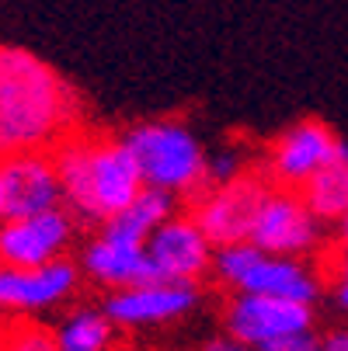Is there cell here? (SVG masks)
Wrapping results in <instances>:
<instances>
[{
    "mask_svg": "<svg viewBox=\"0 0 348 351\" xmlns=\"http://www.w3.org/2000/svg\"><path fill=\"white\" fill-rule=\"evenodd\" d=\"M80 278L84 271L70 258L42 268H4L0 271V310L28 317V313L63 306L67 299L77 295Z\"/></svg>",
    "mask_w": 348,
    "mask_h": 351,
    "instance_id": "cell-12",
    "label": "cell"
},
{
    "mask_svg": "<svg viewBox=\"0 0 348 351\" xmlns=\"http://www.w3.org/2000/svg\"><path fill=\"white\" fill-rule=\"evenodd\" d=\"M321 351H348V330H331L321 341Z\"/></svg>",
    "mask_w": 348,
    "mask_h": 351,
    "instance_id": "cell-23",
    "label": "cell"
},
{
    "mask_svg": "<svg viewBox=\"0 0 348 351\" xmlns=\"http://www.w3.org/2000/svg\"><path fill=\"white\" fill-rule=\"evenodd\" d=\"M216 261L213 240L198 230L192 213H174L167 223H161L150 240H146V265H150V282H178V285H198Z\"/></svg>",
    "mask_w": 348,
    "mask_h": 351,
    "instance_id": "cell-7",
    "label": "cell"
},
{
    "mask_svg": "<svg viewBox=\"0 0 348 351\" xmlns=\"http://www.w3.org/2000/svg\"><path fill=\"white\" fill-rule=\"evenodd\" d=\"M0 351H60L56 337L38 324H11L0 330Z\"/></svg>",
    "mask_w": 348,
    "mask_h": 351,
    "instance_id": "cell-19",
    "label": "cell"
},
{
    "mask_svg": "<svg viewBox=\"0 0 348 351\" xmlns=\"http://www.w3.org/2000/svg\"><path fill=\"white\" fill-rule=\"evenodd\" d=\"M8 188V213L11 216H38L63 209V184L53 160V149H21V154L0 157Z\"/></svg>",
    "mask_w": 348,
    "mask_h": 351,
    "instance_id": "cell-13",
    "label": "cell"
},
{
    "mask_svg": "<svg viewBox=\"0 0 348 351\" xmlns=\"http://www.w3.org/2000/svg\"><path fill=\"white\" fill-rule=\"evenodd\" d=\"M122 143L129 146L146 188L181 198V195H198L209 184L206 181L209 149L195 136L192 125L178 119L139 122L122 136Z\"/></svg>",
    "mask_w": 348,
    "mask_h": 351,
    "instance_id": "cell-3",
    "label": "cell"
},
{
    "mask_svg": "<svg viewBox=\"0 0 348 351\" xmlns=\"http://www.w3.org/2000/svg\"><path fill=\"white\" fill-rule=\"evenodd\" d=\"M174 213H178V198H171L164 191H154V188H143V195L136 198L129 209H122L119 216H112L102 226L112 230V233H119V237H126V240L146 243V240H150V233L161 223H167Z\"/></svg>",
    "mask_w": 348,
    "mask_h": 351,
    "instance_id": "cell-15",
    "label": "cell"
},
{
    "mask_svg": "<svg viewBox=\"0 0 348 351\" xmlns=\"http://www.w3.org/2000/svg\"><path fill=\"white\" fill-rule=\"evenodd\" d=\"M348 146L317 119L282 129L265 149V178L275 188L303 191L321 171L341 164Z\"/></svg>",
    "mask_w": 348,
    "mask_h": 351,
    "instance_id": "cell-6",
    "label": "cell"
},
{
    "mask_svg": "<svg viewBox=\"0 0 348 351\" xmlns=\"http://www.w3.org/2000/svg\"><path fill=\"white\" fill-rule=\"evenodd\" d=\"M341 167H345V178H348V154H345V160H341Z\"/></svg>",
    "mask_w": 348,
    "mask_h": 351,
    "instance_id": "cell-26",
    "label": "cell"
},
{
    "mask_svg": "<svg viewBox=\"0 0 348 351\" xmlns=\"http://www.w3.org/2000/svg\"><path fill=\"white\" fill-rule=\"evenodd\" d=\"M53 160L63 184V209L77 223H108L146 188L122 136L73 132L53 149Z\"/></svg>",
    "mask_w": 348,
    "mask_h": 351,
    "instance_id": "cell-2",
    "label": "cell"
},
{
    "mask_svg": "<svg viewBox=\"0 0 348 351\" xmlns=\"http://www.w3.org/2000/svg\"><path fill=\"white\" fill-rule=\"evenodd\" d=\"M338 226H341V247H348V213H345V219Z\"/></svg>",
    "mask_w": 348,
    "mask_h": 351,
    "instance_id": "cell-25",
    "label": "cell"
},
{
    "mask_svg": "<svg viewBox=\"0 0 348 351\" xmlns=\"http://www.w3.org/2000/svg\"><path fill=\"white\" fill-rule=\"evenodd\" d=\"M202 351H255V348H251V344H244V341H237V337H230V334H223V337L206 341Z\"/></svg>",
    "mask_w": 348,
    "mask_h": 351,
    "instance_id": "cell-22",
    "label": "cell"
},
{
    "mask_svg": "<svg viewBox=\"0 0 348 351\" xmlns=\"http://www.w3.org/2000/svg\"><path fill=\"white\" fill-rule=\"evenodd\" d=\"M258 351H321V337H314V330H300V334L268 341V344H262Z\"/></svg>",
    "mask_w": 348,
    "mask_h": 351,
    "instance_id": "cell-21",
    "label": "cell"
},
{
    "mask_svg": "<svg viewBox=\"0 0 348 351\" xmlns=\"http://www.w3.org/2000/svg\"><path fill=\"white\" fill-rule=\"evenodd\" d=\"M321 240H324V223L307 209L303 195L292 188L265 184L255 206L251 230H247V243L279 258H307L317 254Z\"/></svg>",
    "mask_w": 348,
    "mask_h": 351,
    "instance_id": "cell-5",
    "label": "cell"
},
{
    "mask_svg": "<svg viewBox=\"0 0 348 351\" xmlns=\"http://www.w3.org/2000/svg\"><path fill=\"white\" fill-rule=\"evenodd\" d=\"M53 337L60 351H108L115 337V324L108 320L105 310L84 306V310L67 313L60 327L53 330Z\"/></svg>",
    "mask_w": 348,
    "mask_h": 351,
    "instance_id": "cell-16",
    "label": "cell"
},
{
    "mask_svg": "<svg viewBox=\"0 0 348 351\" xmlns=\"http://www.w3.org/2000/svg\"><path fill=\"white\" fill-rule=\"evenodd\" d=\"M77 240V219L67 209L11 216L0 226V265L4 268H42L63 261Z\"/></svg>",
    "mask_w": 348,
    "mask_h": 351,
    "instance_id": "cell-8",
    "label": "cell"
},
{
    "mask_svg": "<svg viewBox=\"0 0 348 351\" xmlns=\"http://www.w3.org/2000/svg\"><path fill=\"white\" fill-rule=\"evenodd\" d=\"M327 282H331V292L338 299V306L348 310V247H338V254L331 261V271H327Z\"/></svg>",
    "mask_w": 348,
    "mask_h": 351,
    "instance_id": "cell-20",
    "label": "cell"
},
{
    "mask_svg": "<svg viewBox=\"0 0 348 351\" xmlns=\"http://www.w3.org/2000/svg\"><path fill=\"white\" fill-rule=\"evenodd\" d=\"M198 303L202 292L198 285H178V282H143V285H129V289H115L105 299V313L115 327H161V324H174L181 317H188Z\"/></svg>",
    "mask_w": 348,
    "mask_h": 351,
    "instance_id": "cell-9",
    "label": "cell"
},
{
    "mask_svg": "<svg viewBox=\"0 0 348 351\" xmlns=\"http://www.w3.org/2000/svg\"><path fill=\"white\" fill-rule=\"evenodd\" d=\"M265 184L268 181L247 174L233 184L202 188L192 198V219L213 240V247H230V243L247 240V230H251V219H255V206H258Z\"/></svg>",
    "mask_w": 348,
    "mask_h": 351,
    "instance_id": "cell-10",
    "label": "cell"
},
{
    "mask_svg": "<svg viewBox=\"0 0 348 351\" xmlns=\"http://www.w3.org/2000/svg\"><path fill=\"white\" fill-rule=\"evenodd\" d=\"M11 219V213H8V188H4V171H0V226H4Z\"/></svg>",
    "mask_w": 348,
    "mask_h": 351,
    "instance_id": "cell-24",
    "label": "cell"
},
{
    "mask_svg": "<svg viewBox=\"0 0 348 351\" xmlns=\"http://www.w3.org/2000/svg\"><path fill=\"white\" fill-rule=\"evenodd\" d=\"M80 271L105 289H129L150 282V265H146V243L126 240L112 230H97L80 247Z\"/></svg>",
    "mask_w": 348,
    "mask_h": 351,
    "instance_id": "cell-14",
    "label": "cell"
},
{
    "mask_svg": "<svg viewBox=\"0 0 348 351\" xmlns=\"http://www.w3.org/2000/svg\"><path fill=\"white\" fill-rule=\"evenodd\" d=\"M223 324L230 337L258 351L268 341L314 330V310L310 303H292V299H275V295H233L227 303Z\"/></svg>",
    "mask_w": 348,
    "mask_h": 351,
    "instance_id": "cell-11",
    "label": "cell"
},
{
    "mask_svg": "<svg viewBox=\"0 0 348 351\" xmlns=\"http://www.w3.org/2000/svg\"><path fill=\"white\" fill-rule=\"evenodd\" d=\"M300 195H303L307 209L321 223H341L345 213H348V178H345V167L334 164V167L321 171Z\"/></svg>",
    "mask_w": 348,
    "mask_h": 351,
    "instance_id": "cell-17",
    "label": "cell"
},
{
    "mask_svg": "<svg viewBox=\"0 0 348 351\" xmlns=\"http://www.w3.org/2000/svg\"><path fill=\"white\" fill-rule=\"evenodd\" d=\"M0 271H4V265H0Z\"/></svg>",
    "mask_w": 348,
    "mask_h": 351,
    "instance_id": "cell-27",
    "label": "cell"
},
{
    "mask_svg": "<svg viewBox=\"0 0 348 351\" xmlns=\"http://www.w3.org/2000/svg\"><path fill=\"white\" fill-rule=\"evenodd\" d=\"M213 275L233 295H275L292 303H310L321 295V275L303 258H279L265 254L255 243H230L216 247Z\"/></svg>",
    "mask_w": 348,
    "mask_h": 351,
    "instance_id": "cell-4",
    "label": "cell"
},
{
    "mask_svg": "<svg viewBox=\"0 0 348 351\" xmlns=\"http://www.w3.org/2000/svg\"><path fill=\"white\" fill-rule=\"evenodd\" d=\"M251 174V160H247L244 146L227 143L220 149H209V164H206V188H220V184H233L240 178Z\"/></svg>",
    "mask_w": 348,
    "mask_h": 351,
    "instance_id": "cell-18",
    "label": "cell"
},
{
    "mask_svg": "<svg viewBox=\"0 0 348 351\" xmlns=\"http://www.w3.org/2000/svg\"><path fill=\"white\" fill-rule=\"evenodd\" d=\"M77 125V90L28 49L0 45V157L56 149Z\"/></svg>",
    "mask_w": 348,
    "mask_h": 351,
    "instance_id": "cell-1",
    "label": "cell"
}]
</instances>
